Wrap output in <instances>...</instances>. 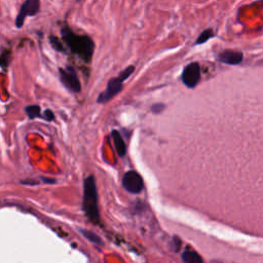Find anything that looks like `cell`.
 I'll use <instances>...</instances> for the list:
<instances>
[{
    "mask_svg": "<svg viewBox=\"0 0 263 263\" xmlns=\"http://www.w3.org/2000/svg\"><path fill=\"white\" fill-rule=\"evenodd\" d=\"M39 10V0H26L24 4L22 5L20 13L16 19V26L18 28H22L24 24L25 19L27 17L35 16Z\"/></svg>",
    "mask_w": 263,
    "mask_h": 263,
    "instance_id": "7",
    "label": "cell"
},
{
    "mask_svg": "<svg viewBox=\"0 0 263 263\" xmlns=\"http://www.w3.org/2000/svg\"><path fill=\"white\" fill-rule=\"evenodd\" d=\"M27 116L29 118H37V117H42V114L40 112V107L38 105H29L25 109Z\"/></svg>",
    "mask_w": 263,
    "mask_h": 263,
    "instance_id": "12",
    "label": "cell"
},
{
    "mask_svg": "<svg viewBox=\"0 0 263 263\" xmlns=\"http://www.w3.org/2000/svg\"><path fill=\"white\" fill-rule=\"evenodd\" d=\"M244 56L242 53L239 52H235V51H224L222 53L219 54L218 56V61L224 64H228V65H237L243 61Z\"/></svg>",
    "mask_w": 263,
    "mask_h": 263,
    "instance_id": "8",
    "label": "cell"
},
{
    "mask_svg": "<svg viewBox=\"0 0 263 263\" xmlns=\"http://www.w3.org/2000/svg\"><path fill=\"white\" fill-rule=\"evenodd\" d=\"M79 233H81L87 239H88V241L91 242L93 244L103 245L101 237L98 234H96L95 233L90 232V231H87V230H79Z\"/></svg>",
    "mask_w": 263,
    "mask_h": 263,
    "instance_id": "11",
    "label": "cell"
},
{
    "mask_svg": "<svg viewBox=\"0 0 263 263\" xmlns=\"http://www.w3.org/2000/svg\"><path fill=\"white\" fill-rule=\"evenodd\" d=\"M83 208L88 220L95 225H99L101 219L98 208V191L93 175L87 177L84 181Z\"/></svg>",
    "mask_w": 263,
    "mask_h": 263,
    "instance_id": "1",
    "label": "cell"
},
{
    "mask_svg": "<svg viewBox=\"0 0 263 263\" xmlns=\"http://www.w3.org/2000/svg\"><path fill=\"white\" fill-rule=\"evenodd\" d=\"M134 71L135 67L131 65L125 68L123 71H121L117 77L110 79L106 89L104 91H102V93L98 96L97 102L100 103V104H104V103L109 102L113 97H116L117 94H119L122 89L123 82L125 79H128L134 73Z\"/></svg>",
    "mask_w": 263,
    "mask_h": 263,
    "instance_id": "3",
    "label": "cell"
},
{
    "mask_svg": "<svg viewBox=\"0 0 263 263\" xmlns=\"http://www.w3.org/2000/svg\"><path fill=\"white\" fill-rule=\"evenodd\" d=\"M112 138L114 145H116V149L117 154L120 157H123L125 154H127V145H125L121 135L119 134L118 131H112Z\"/></svg>",
    "mask_w": 263,
    "mask_h": 263,
    "instance_id": "9",
    "label": "cell"
},
{
    "mask_svg": "<svg viewBox=\"0 0 263 263\" xmlns=\"http://www.w3.org/2000/svg\"><path fill=\"white\" fill-rule=\"evenodd\" d=\"M42 118H44L47 121H53L55 119V116H54V112L50 109L45 110L42 114Z\"/></svg>",
    "mask_w": 263,
    "mask_h": 263,
    "instance_id": "16",
    "label": "cell"
},
{
    "mask_svg": "<svg viewBox=\"0 0 263 263\" xmlns=\"http://www.w3.org/2000/svg\"><path fill=\"white\" fill-rule=\"evenodd\" d=\"M182 260L185 263H202L204 260L199 253L192 250H185L181 255Z\"/></svg>",
    "mask_w": 263,
    "mask_h": 263,
    "instance_id": "10",
    "label": "cell"
},
{
    "mask_svg": "<svg viewBox=\"0 0 263 263\" xmlns=\"http://www.w3.org/2000/svg\"><path fill=\"white\" fill-rule=\"evenodd\" d=\"M122 186L130 193H140L144 188L142 176L136 171H128L122 177Z\"/></svg>",
    "mask_w": 263,
    "mask_h": 263,
    "instance_id": "5",
    "label": "cell"
},
{
    "mask_svg": "<svg viewBox=\"0 0 263 263\" xmlns=\"http://www.w3.org/2000/svg\"><path fill=\"white\" fill-rule=\"evenodd\" d=\"M63 37L70 50L81 57L86 62H89L93 57L95 44L89 37L76 35L68 29L63 30Z\"/></svg>",
    "mask_w": 263,
    "mask_h": 263,
    "instance_id": "2",
    "label": "cell"
},
{
    "mask_svg": "<svg viewBox=\"0 0 263 263\" xmlns=\"http://www.w3.org/2000/svg\"><path fill=\"white\" fill-rule=\"evenodd\" d=\"M181 81L187 88H193L201 81V66L199 63L193 62L188 64L181 75Z\"/></svg>",
    "mask_w": 263,
    "mask_h": 263,
    "instance_id": "6",
    "label": "cell"
},
{
    "mask_svg": "<svg viewBox=\"0 0 263 263\" xmlns=\"http://www.w3.org/2000/svg\"><path fill=\"white\" fill-rule=\"evenodd\" d=\"M214 36V33L211 29H207L205 30L201 33V35L199 36V38L197 39V44H202V43H205V41H208L210 38H212Z\"/></svg>",
    "mask_w": 263,
    "mask_h": 263,
    "instance_id": "13",
    "label": "cell"
},
{
    "mask_svg": "<svg viewBox=\"0 0 263 263\" xmlns=\"http://www.w3.org/2000/svg\"><path fill=\"white\" fill-rule=\"evenodd\" d=\"M51 43L53 44V47L57 50V51H60V52H64V48L62 47V44L61 42L55 38V37H51Z\"/></svg>",
    "mask_w": 263,
    "mask_h": 263,
    "instance_id": "15",
    "label": "cell"
},
{
    "mask_svg": "<svg viewBox=\"0 0 263 263\" xmlns=\"http://www.w3.org/2000/svg\"><path fill=\"white\" fill-rule=\"evenodd\" d=\"M60 71V78L62 84L69 89L72 93H79L82 90V85L79 82V78L75 69L71 66H68L66 68H61Z\"/></svg>",
    "mask_w": 263,
    "mask_h": 263,
    "instance_id": "4",
    "label": "cell"
},
{
    "mask_svg": "<svg viewBox=\"0 0 263 263\" xmlns=\"http://www.w3.org/2000/svg\"><path fill=\"white\" fill-rule=\"evenodd\" d=\"M165 108H166V105L163 104V103H156V104H153L151 106V111L154 114H158V113H161Z\"/></svg>",
    "mask_w": 263,
    "mask_h": 263,
    "instance_id": "14",
    "label": "cell"
}]
</instances>
